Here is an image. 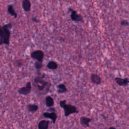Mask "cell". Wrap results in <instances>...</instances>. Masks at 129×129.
<instances>
[{
  "mask_svg": "<svg viewBox=\"0 0 129 129\" xmlns=\"http://www.w3.org/2000/svg\"><path fill=\"white\" fill-rule=\"evenodd\" d=\"M44 76H37L34 79V85L39 91H43L46 90V92L49 90L50 84L48 82L45 81Z\"/></svg>",
  "mask_w": 129,
  "mask_h": 129,
  "instance_id": "7a4b0ae2",
  "label": "cell"
},
{
  "mask_svg": "<svg viewBox=\"0 0 129 129\" xmlns=\"http://www.w3.org/2000/svg\"><path fill=\"white\" fill-rule=\"evenodd\" d=\"M30 55L33 59L36 60L37 61L42 62L44 56V53L42 50H36L32 51Z\"/></svg>",
  "mask_w": 129,
  "mask_h": 129,
  "instance_id": "5b68a950",
  "label": "cell"
},
{
  "mask_svg": "<svg viewBox=\"0 0 129 129\" xmlns=\"http://www.w3.org/2000/svg\"><path fill=\"white\" fill-rule=\"evenodd\" d=\"M115 128V127H112V126H110V127H109V128Z\"/></svg>",
  "mask_w": 129,
  "mask_h": 129,
  "instance_id": "7402d4cb",
  "label": "cell"
},
{
  "mask_svg": "<svg viewBox=\"0 0 129 129\" xmlns=\"http://www.w3.org/2000/svg\"><path fill=\"white\" fill-rule=\"evenodd\" d=\"M66 102H67L66 100H63L60 101V102H59V105H60V107L62 108V107L66 104Z\"/></svg>",
  "mask_w": 129,
  "mask_h": 129,
  "instance_id": "ffe728a7",
  "label": "cell"
},
{
  "mask_svg": "<svg viewBox=\"0 0 129 129\" xmlns=\"http://www.w3.org/2000/svg\"><path fill=\"white\" fill-rule=\"evenodd\" d=\"M43 115L44 117L50 119L53 123H55L56 120L57 118V115L55 112H44L43 114Z\"/></svg>",
  "mask_w": 129,
  "mask_h": 129,
  "instance_id": "9c48e42d",
  "label": "cell"
},
{
  "mask_svg": "<svg viewBox=\"0 0 129 129\" xmlns=\"http://www.w3.org/2000/svg\"><path fill=\"white\" fill-rule=\"evenodd\" d=\"M7 11L8 13L12 16H13L15 18H16L17 17V14L14 8L12 5H9L8 6Z\"/></svg>",
  "mask_w": 129,
  "mask_h": 129,
  "instance_id": "5bb4252c",
  "label": "cell"
},
{
  "mask_svg": "<svg viewBox=\"0 0 129 129\" xmlns=\"http://www.w3.org/2000/svg\"><path fill=\"white\" fill-rule=\"evenodd\" d=\"M34 66H35V68L36 70H40L43 67L42 62L39 61H35V62L34 63Z\"/></svg>",
  "mask_w": 129,
  "mask_h": 129,
  "instance_id": "ac0fdd59",
  "label": "cell"
},
{
  "mask_svg": "<svg viewBox=\"0 0 129 129\" xmlns=\"http://www.w3.org/2000/svg\"><path fill=\"white\" fill-rule=\"evenodd\" d=\"M62 108L64 110V116L67 117L69 116L70 115L74 113H77L78 111L77 110V107L71 104H66Z\"/></svg>",
  "mask_w": 129,
  "mask_h": 129,
  "instance_id": "3957f363",
  "label": "cell"
},
{
  "mask_svg": "<svg viewBox=\"0 0 129 129\" xmlns=\"http://www.w3.org/2000/svg\"><path fill=\"white\" fill-rule=\"evenodd\" d=\"M27 109L29 112H35L38 109V106L35 104H29L27 105Z\"/></svg>",
  "mask_w": 129,
  "mask_h": 129,
  "instance_id": "2e32d148",
  "label": "cell"
},
{
  "mask_svg": "<svg viewBox=\"0 0 129 129\" xmlns=\"http://www.w3.org/2000/svg\"><path fill=\"white\" fill-rule=\"evenodd\" d=\"M47 67L48 69L50 70H56L58 68V64L57 63L53 60L50 61L47 64Z\"/></svg>",
  "mask_w": 129,
  "mask_h": 129,
  "instance_id": "e0dca14e",
  "label": "cell"
},
{
  "mask_svg": "<svg viewBox=\"0 0 129 129\" xmlns=\"http://www.w3.org/2000/svg\"><path fill=\"white\" fill-rule=\"evenodd\" d=\"M114 81L119 86H126L129 84V79L128 78H125L124 79L115 77Z\"/></svg>",
  "mask_w": 129,
  "mask_h": 129,
  "instance_id": "52a82bcc",
  "label": "cell"
},
{
  "mask_svg": "<svg viewBox=\"0 0 129 129\" xmlns=\"http://www.w3.org/2000/svg\"><path fill=\"white\" fill-rule=\"evenodd\" d=\"M90 80L92 83L96 85H100L101 83V78L96 74H92L90 76Z\"/></svg>",
  "mask_w": 129,
  "mask_h": 129,
  "instance_id": "30bf717a",
  "label": "cell"
},
{
  "mask_svg": "<svg viewBox=\"0 0 129 129\" xmlns=\"http://www.w3.org/2000/svg\"><path fill=\"white\" fill-rule=\"evenodd\" d=\"M22 6L25 12H29L31 7V3L30 0H23L22 2Z\"/></svg>",
  "mask_w": 129,
  "mask_h": 129,
  "instance_id": "8fae6325",
  "label": "cell"
},
{
  "mask_svg": "<svg viewBox=\"0 0 129 129\" xmlns=\"http://www.w3.org/2000/svg\"><path fill=\"white\" fill-rule=\"evenodd\" d=\"M69 12H71L70 17L71 20L73 21L76 22H83V17L79 14H78L77 12L71 8H69L68 9Z\"/></svg>",
  "mask_w": 129,
  "mask_h": 129,
  "instance_id": "277c9868",
  "label": "cell"
},
{
  "mask_svg": "<svg viewBox=\"0 0 129 129\" xmlns=\"http://www.w3.org/2000/svg\"><path fill=\"white\" fill-rule=\"evenodd\" d=\"M31 83L30 82H28L26 83V86L25 87H23L19 88L18 91V93L21 95H27L30 93L31 91Z\"/></svg>",
  "mask_w": 129,
  "mask_h": 129,
  "instance_id": "8992f818",
  "label": "cell"
},
{
  "mask_svg": "<svg viewBox=\"0 0 129 129\" xmlns=\"http://www.w3.org/2000/svg\"><path fill=\"white\" fill-rule=\"evenodd\" d=\"M50 121L47 120H42L39 121L38 124L39 129H47L49 126Z\"/></svg>",
  "mask_w": 129,
  "mask_h": 129,
  "instance_id": "7c38bea8",
  "label": "cell"
},
{
  "mask_svg": "<svg viewBox=\"0 0 129 129\" xmlns=\"http://www.w3.org/2000/svg\"><path fill=\"white\" fill-rule=\"evenodd\" d=\"M91 118L85 116H82L80 117V122L83 127L86 128L90 127V122L91 121Z\"/></svg>",
  "mask_w": 129,
  "mask_h": 129,
  "instance_id": "ba28073f",
  "label": "cell"
},
{
  "mask_svg": "<svg viewBox=\"0 0 129 129\" xmlns=\"http://www.w3.org/2000/svg\"><path fill=\"white\" fill-rule=\"evenodd\" d=\"M31 20H32V21H33V22H34L35 23L39 22V20L36 17H33V18H32Z\"/></svg>",
  "mask_w": 129,
  "mask_h": 129,
  "instance_id": "44dd1931",
  "label": "cell"
},
{
  "mask_svg": "<svg viewBox=\"0 0 129 129\" xmlns=\"http://www.w3.org/2000/svg\"><path fill=\"white\" fill-rule=\"evenodd\" d=\"M120 25L123 26H129V22L126 20H123L120 22Z\"/></svg>",
  "mask_w": 129,
  "mask_h": 129,
  "instance_id": "d6986e66",
  "label": "cell"
},
{
  "mask_svg": "<svg viewBox=\"0 0 129 129\" xmlns=\"http://www.w3.org/2000/svg\"><path fill=\"white\" fill-rule=\"evenodd\" d=\"M13 24L9 23L3 26H0V45L6 44L9 45L11 35V29Z\"/></svg>",
  "mask_w": 129,
  "mask_h": 129,
  "instance_id": "6da1fadb",
  "label": "cell"
},
{
  "mask_svg": "<svg viewBox=\"0 0 129 129\" xmlns=\"http://www.w3.org/2000/svg\"><path fill=\"white\" fill-rule=\"evenodd\" d=\"M0 11H1V9H0Z\"/></svg>",
  "mask_w": 129,
  "mask_h": 129,
  "instance_id": "603a6c76",
  "label": "cell"
},
{
  "mask_svg": "<svg viewBox=\"0 0 129 129\" xmlns=\"http://www.w3.org/2000/svg\"><path fill=\"white\" fill-rule=\"evenodd\" d=\"M45 104L47 107H51L53 106L54 103V100L52 98V97H51L50 96H47L45 97Z\"/></svg>",
  "mask_w": 129,
  "mask_h": 129,
  "instance_id": "9a60e30c",
  "label": "cell"
},
{
  "mask_svg": "<svg viewBox=\"0 0 129 129\" xmlns=\"http://www.w3.org/2000/svg\"><path fill=\"white\" fill-rule=\"evenodd\" d=\"M56 88H57V92L59 94L65 93L68 91L66 85L62 83L57 85L56 86Z\"/></svg>",
  "mask_w": 129,
  "mask_h": 129,
  "instance_id": "4fadbf2b",
  "label": "cell"
}]
</instances>
